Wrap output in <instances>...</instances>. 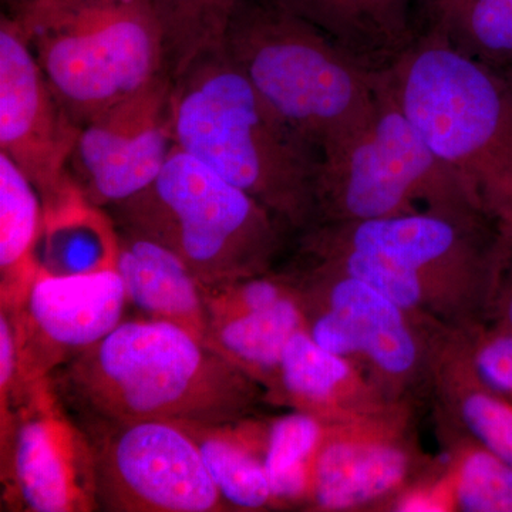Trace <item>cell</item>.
Wrapping results in <instances>:
<instances>
[{"mask_svg":"<svg viewBox=\"0 0 512 512\" xmlns=\"http://www.w3.org/2000/svg\"><path fill=\"white\" fill-rule=\"evenodd\" d=\"M55 393L90 429L136 421L229 426L266 389L205 340L163 320L121 322L57 370Z\"/></svg>","mask_w":512,"mask_h":512,"instance_id":"cell-1","label":"cell"},{"mask_svg":"<svg viewBox=\"0 0 512 512\" xmlns=\"http://www.w3.org/2000/svg\"><path fill=\"white\" fill-rule=\"evenodd\" d=\"M312 264L360 279L453 332L487 325L500 274L501 228L491 215L420 211L303 232Z\"/></svg>","mask_w":512,"mask_h":512,"instance_id":"cell-2","label":"cell"},{"mask_svg":"<svg viewBox=\"0 0 512 512\" xmlns=\"http://www.w3.org/2000/svg\"><path fill=\"white\" fill-rule=\"evenodd\" d=\"M174 141L279 221L305 232L316 222L322 154L276 113L224 50L174 80Z\"/></svg>","mask_w":512,"mask_h":512,"instance_id":"cell-3","label":"cell"},{"mask_svg":"<svg viewBox=\"0 0 512 512\" xmlns=\"http://www.w3.org/2000/svg\"><path fill=\"white\" fill-rule=\"evenodd\" d=\"M427 146L450 165L485 210L512 215V83L454 49L433 26L379 73Z\"/></svg>","mask_w":512,"mask_h":512,"instance_id":"cell-4","label":"cell"},{"mask_svg":"<svg viewBox=\"0 0 512 512\" xmlns=\"http://www.w3.org/2000/svg\"><path fill=\"white\" fill-rule=\"evenodd\" d=\"M222 50L322 157L342 146L375 110L377 73L276 0H241Z\"/></svg>","mask_w":512,"mask_h":512,"instance_id":"cell-5","label":"cell"},{"mask_svg":"<svg viewBox=\"0 0 512 512\" xmlns=\"http://www.w3.org/2000/svg\"><path fill=\"white\" fill-rule=\"evenodd\" d=\"M111 210L121 229L174 252L202 288L268 274L282 245L268 208L177 144L156 180Z\"/></svg>","mask_w":512,"mask_h":512,"instance_id":"cell-6","label":"cell"},{"mask_svg":"<svg viewBox=\"0 0 512 512\" xmlns=\"http://www.w3.org/2000/svg\"><path fill=\"white\" fill-rule=\"evenodd\" d=\"M16 19L50 89L80 127L168 72L151 0H26Z\"/></svg>","mask_w":512,"mask_h":512,"instance_id":"cell-7","label":"cell"},{"mask_svg":"<svg viewBox=\"0 0 512 512\" xmlns=\"http://www.w3.org/2000/svg\"><path fill=\"white\" fill-rule=\"evenodd\" d=\"M316 200L315 225L420 211L488 214L466 181L427 146L379 73L372 116L322 157Z\"/></svg>","mask_w":512,"mask_h":512,"instance_id":"cell-8","label":"cell"},{"mask_svg":"<svg viewBox=\"0 0 512 512\" xmlns=\"http://www.w3.org/2000/svg\"><path fill=\"white\" fill-rule=\"evenodd\" d=\"M291 278L306 330L323 349L355 363L393 404L434 384V367L453 330L421 318L360 279L312 264Z\"/></svg>","mask_w":512,"mask_h":512,"instance_id":"cell-9","label":"cell"},{"mask_svg":"<svg viewBox=\"0 0 512 512\" xmlns=\"http://www.w3.org/2000/svg\"><path fill=\"white\" fill-rule=\"evenodd\" d=\"M80 131L50 89L19 20L2 16L0 153L39 192L45 224L92 207L69 170Z\"/></svg>","mask_w":512,"mask_h":512,"instance_id":"cell-10","label":"cell"},{"mask_svg":"<svg viewBox=\"0 0 512 512\" xmlns=\"http://www.w3.org/2000/svg\"><path fill=\"white\" fill-rule=\"evenodd\" d=\"M90 431L99 507L120 512L228 510L184 427L136 421Z\"/></svg>","mask_w":512,"mask_h":512,"instance_id":"cell-11","label":"cell"},{"mask_svg":"<svg viewBox=\"0 0 512 512\" xmlns=\"http://www.w3.org/2000/svg\"><path fill=\"white\" fill-rule=\"evenodd\" d=\"M174 80L164 72L140 92L84 124L72 164L94 207H114L146 190L173 150Z\"/></svg>","mask_w":512,"mask_h":512,"instance_id":"cell-12","label":"cell"},{"mask_svg":"<svg viewBox=\"0 0 512 512\" xmlns=\"http://www.w3.org/2000/svg\"><path fill=\"white\" fill-rule=\"evenodd\" d=\"M126 289L116 268L83 275L37 271L23 293V315L16 323L20 383L40 384L56 366L97 345L123 319Z\"/></svg>","mask_w":512,"mask_h":512,"instance_id":"cell-13","label":"cell"},{"mask_svg":"<svg viewBox=\"0 0 512 512\" xmlns=\"http://www.w3.org/2000/svg\"><path fill=\"white\" fill-rule=\"evenodd\" d=\"M406 416V404H396L328 424L312 464L309 503L322 511H352L404 493L421 466Z\"/></svg>","mask_w":512,"mask_h":512,"instance_id":"cell-14","label":"cell"},{"mask_svg":"<svg viewBox=\"0 0 512 512\" xmlns=\"http://www.w3.org/2000/svg\"><path fill=\"white\" fill-rule=\"evenodd\" d=\"M37 387L16 409L10 473L16 497L33 512H82L97 505L92 444Z\"/></svg>","mask_w":512,"mask_h":512,"instance_id":"cell-15","label":"cell"},{"mask_svg":"<svg viewBox=\"0 0 512 512\" xmlns=\"http://www.w3.org/2000/svg\"><path fill=\"white\" fill-rule=\"evenodd\" d=\"M274 393L326 424L348 423L396 406L355 363L323 349L306 329L286 345Z\"/></svg>","mask_w":512,"mask_h":512,"instance_id":"cell-16","label":"cell"},{"mask_svg":"<svg viewBox=\"0 0 512 512\" xmlns=\"http://www.w3.org/2000/svg\"><path fill=\"white\" fill-rule=\"evenodd\" d=\"M114 268L123 281L127 302L147 319L173 323L205 340L210 313L204 288L174 252L121 229Z\"/></svg>","mask_w":512,"mask_h":512,"instance_id":"cell-17","label":"cell"},{"mask_svg":"<svg viewBox=\"0 0 512 512\" xmlns=\"http://www.w3.org/2000/svg\"><path fill=\"white\" fill-rule=\"evenodd\" d=\"M308 20L372 73L392 66L413 45L412 0H276Z\"/></svg>","mask_w":512,"mask_h":512,"instance_id":"cell-18","label":"cell"},{"mask_svg":"<svg viewBox=\"0 0 512 512\" xmlns=\"http://www.w3.org/2000/svg\"><path fill=\"white\" fill-rule=\"evenodd\" d=\"M302 329L306 315L295 292L261 311L214 320L205 342L274 393L286 345Z\"/></svg>","mask_w":512,"mask_h":512,"instance_id":"cell-19","label":"cell"},{"mask_svg":"<svg viewBox=\"0 0 512 512\" xmlns=\"http://www.w3.org/2000/svg\"><path fill=\"white\" fill-rule=\"evenodd\" d=\"M434 386L451 407L468 439L512 467V404L478 380L461 332L448 336L434 367Z\"/></svg>","mask_w":512,"mask_h":512,"instance_id":"cell-20","label":"cell"},{"mask_svg":"<svg viewBox=\"0 0 512 512\" xmlns=\"http://www.w3.org/2000/svg\"><path fill=\"white\" fill-rule=\"evenodd\" d=\"M45 229L39 192L0 153V272L2 289L28 288L37 272L36 251Z\"/></svg>","mask_w":512,"mask_h":512,"instance_id":"cell-21","label":"cell"},{"mask_svg":"<svg viewBox=\"0 0 512 512\" xmlns=\"http://www.w3.org/2000/svg\"><path fill=\"white\" fill-rule=\"evenodd\" d=\"M429 26L477 62L512 72V0H427Z\"/></svg>","mask_w":512,"mask_h":512,"instance_id":"cell-22","label":"cell"},{"mask_svg":"<svg viewBox=\"0 0 512 512\" xmlns=\"http://www.w3.org/2000/svg\"><path fill=\"white\" fill-rule=\"evenodd\" d=\"M187 430L228 507L258 511L274 505L262 457L229 426H181Z\"/></svg>","mask_w":512,"mask_h":512,"instance_id":"cell-23","label":"cell"},{"mask_svg":"<svg viewBox=\"0 0 512 512\" xmlns=\"http://www.w3.org/2000/svg\"><path fill=\"white\" fill-rule=\"evenodd\" d=\"M328 424L295 410L269 424L262 461L274 505L308 501L313 460Z\"/></svg>","mask_w":512,"mask_h":512,"instance_id":"cell-24","label":"cell"},{"mask_svg":"<svg viewBox=\"0 0 512 512\" xmlns=\"http://www.w3.org/2000/svg\"><path fill=\"white\" fill-rule=\"evenodd\" d=\"M241 0H151L165 45L167 70L178 79L195 60L222 49Z\"/></svg>","mask_w":512,"mask_h":512,"instance_id":"cell-25","label":"cell"},{"mask_svg":"<svg viewBox=\"0 0 512 512\" xmlns=\"http://www.w3.org/2000/svg\"><path fill=\"white\" fill-rule=\"evenodd\" d=\"M97 207H90L50 224L42 239L45 249L37 271L50 275H83L116 265L117 232L109 227Z\"/></svg>","mask_w":512,"mask_h":512,"instance_id":"cell-26","label":"cell"},{"mask_svg":"<svg viewBox=\"0 0 512 512\" xmlns=\"http://www.w3.org/2000/svg\"><path fill=\"white\" fill-rule=\"evenodd\" d=\"M450 480L453 507L464 512H512V467L471 440L457 453Z\"/></svg>","mask_w":512,"mask_h":512,"instance_id":"cell-27","label":"cell"},{"mask_svg":"<svg viewBox=\"0 0 512 512\" xmlns=\"http://www.w3.org/2000/svg\"><path fill=\"white\" fill-rule=\"evenodd\" d=\"M461 336L474 375L512 404V332L484 325Z\"/></svg>","mask_w":512,"mask_h":512,"instance_id":"cell-28","label":"cell"},{"mask_svg":"<svg viewBox=\"0 0 512 512\" xmlns=\"http://www.w3.org/2000/svg\"><path fill=\"white\" fill-rule=\"evenodd\" d=\"M503 255L500 274L491 305L490 322L494 328L512 332V215L500 221Z\"/></svg>","mask_w":512,"mask_h":512,"instance_id":"cell-29","label":"cell"},{"mask_svg":"<svg viewBox=\"0 0 512 512\" xmlns=\"http://www.w3.org/2000/svg\"><path fill=\"white\" fill-rule=\"evenodd\" d=\"M49 2L60 3V5H72V3L86 2V0H49Z\"/></svg>","mask_w":512,"mask_h":512,"instance_id":"cell-30","label":"cell"},{"mask_svg":"<svg viewBox=\"0 0 512 512\" xmlns=\"http://www.w3.org/2000/svg\"><path fill=\"white\" fill-rule=\"evenodd\" d=\"M508 80H510V82L512 83V72L508 74Z\"/></svg>","mask_w":512,"mask_h":512,"instance_id":"cell-31","label":"cell"}]
</instances>
